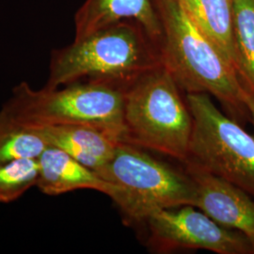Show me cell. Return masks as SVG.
<instances>
[{"label":"cell","instance_id":"6da1fadb","mask_svg":"<svg viewBox=\"0 0 254 254\" xmlns=\"http://www.w3.org/2000/svg\"><path fill=\"white\" fill-rule=\"evenodd\" d=\"M161 25L162 64L182 91L217 98L231 118L250 121L246 89L236 68L183 7L180 0H153Z\"/></svg>","mask_w":254,"mask_h":254},{"label":"cell","instance_id":"7a4b0ae2","mask_svg":"<svg viewBox=\"0 0 254 254\" xmlns=\"http://www.w3.org/2000/svg\"><path fill=\"white\" fill-rule=\"evenodd\" d=\"M162 64L158 45L145 28L136 21H121L54 50L46 88L57 89L80 80L127 87Z\"/></svg>","mask_w":254,"mask_h":254},{"label":"cell","instance_id":"3957f363","mask_svg":"<svg viewBox=\"0 0 254 254\" xmlns=\"http://www.w3.org/2000/svg\"><path fill=\"white\" fill-rule=\"evenodd\" d=\"M126 89L113 82L80 80L57 89L34 90L22 82L0 112L23 126H87L124 141Z\"/></svg>","mask_w":254,"mask_h":254},{"label":"cell","instance_id":"277c9868","mask_svg":"<svg viewBox=\"0 0 254 254\" xmlns=\"http://www.w3.org/2000/svg\"><path fill=\"white\" fill-rule=\"evenodd\" d=\"M181 91L163 64L129 84L125 100V141L186 162L193 117Z\"/></svg>","mask_w":254,"mask_h":254},{"label":"cell","instance_id":"5b68a950","mask_svg":"<svg viewBox=\"0 0 254 254\" xmlns=\"http://www.w3.org/2000/svg\"><path fill=\"white\" fill-rule=\"evenodd\" d=\"M95 173L115 186L109 198L128 224L144 223L158 210L194 202V184L185 170L173 169L129 142L120 141L109 162Z\"/></svg>","mask_w":254,"mask_h":254},{"label":"cell","instance_id":"8992f818","mask_svg":"<svg viewBox=\"0 0 254 254\" xmlns=\"http://www.w3.org/2000/svg\"><path fill=\"white\" fill-rule=\"evenodd\" d=\"M193 117L189 158L254 199V136L222 113L207 93H187Z\"/></svg>","mask_w":254,"mask_h":254},{"label":"cell","instance_id":"52a82bcc","mask_svg":"<svg viewBox=\"0 0 254 254\" xmlns=\"http://www.w3.org/2000/svg\"><path fill=\"white\" fill-rule=\"evenodd\" d=\"M144 223L150 244L159 253L205 250L218 254H254V245L245 235L218 224L193 205L158 210Z\"/></svg>","mask_w":254,"mask_h":254},{"label":"cell","instance_id":"ba28073f","mask_svg":"<svg viewBox=\"0 0 254 254\" xmlns=\"http://www.w3.org/2000/svg\"><path fill=\"white\" fill-rule=\"evenodd\" d=\"M183 164L194 184L193 206L218 224L242 233L254 247V198L190 159Z\"/></svg>","mask_w":254,"mask_h":254},{"label":"cell","instance_id":"9c48e42d","mask_svg":"<svg viewBox=\"0 0 254 254\" xmlns=\"http://www.w3.org/2000/svg\"><path fill=\"white\" fill-rule=\"evenodd\" d=\"M28 127L42 136L48 146L63 150L94 172L109 162L121 141L106 131L87 126L59 125Z\"/></svg>","mask_w":254,"mask_h":254},{"label":"cell","instance_id":"30bf717a","mask_svg":"<svg viewBox=\"0 0 254 254\" xmlns=\"http://www.w3.org/2000/svg\"><path fill=\"white\" fill-rule=\"evenodd\" d=\"M126 20L140 24L158 45L161 25L153 0H86L74 16V39Z\"/></svg>","mask_w":254,"mask_h":254},{"label":"cell","instance_id":"8fae6325","mask_svg":"<svg viewBox=\"0 0 254 254\" xmlns=\"http://www.w3.org/2000/svg\"><path fill=\"white\" fill-rule=\"evenodd\" d=\"M40 173L37 187L50 196L78 190H93L110 197L115 186L75 160L70 154L48 146L38 158Z\"/></svg>","mask_w":254,"mask_h":254},{"label":"cell","instance_id":"7c38bea8","mask_svg":"<svg viewBox=\"0 0 254 254\" xmlns=\"http://www.w3.org/2000/svg\"><path fill=\"white\" fill-rule=\"evenodd\" d=\"M180 2L200 30L218 46L236 70L234 0H180Z\"/></svg>","mask_w":254,"mask_h":254},{"label":"cell","instance_id":"4fadbf2b","mask_svg":"<svg viewBox=\"0 0 254 254\" xmlns=\"http://www.w3.org/2000/svg\"><path fill=\"white\" fill-rule=\"evenodd\" d=\"M234 43L236 71L254 97V0H234Z\"/></svg>","mask_w":254,"mask_h":254},{"label":"cell","instance_id":"5bb4252c","mask_svg":"<svg viewBox=\"0 0 254 254\" xmlns=\"http://www.w3.org/2000/svg\"><path fill=\"white\" fill-rule=\"evenodd\" d=\"M48 147L30 127L17 124L0 112V163L36 158Z\"/></svg>","mask_w":254,"mask_h":254},{"label":"cell","instance_id":"9a60e30c","mask_svg":"<svg viewBox=\"0 0 254 254\" xmlns=\"http://www.w3.org/2000/svg\"><path fill=\"white\" fill-rule=\"evenodd\" d=\"M39 173L36 158L0 163V202L14 201L31 188L37 187Z\"/></svg>","mask_w":254,"mask_h":254},{"label":"cell","instance_id":"2e32d148","mask_svg":"<svg viewBox=\"0 0 254 254\" xmlns=\"http://www.w3.org/2000/svg\"><path fill=\"white\" fill-rule=\"evenodd\" d=\"M244 101L250 114V121L254 126V97L247 90L244 93Z\"/></svg>","mask_w":254,"mask_h":254}]
</instances>
